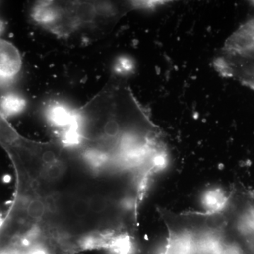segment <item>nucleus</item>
<instances>
[{
	"instance_id": "f257e3e1",
	"label": "nucleus",
	"mask_w": 254,
	"mask_h": 254,
	"mask_svg": "<svg viewBox=\"0 0 254 254\" xmlns=\"http://www.w3.org/2000/svg\"><path fill=\"white\" fill-rule=\"evenodd\" d=\"M215 68L222 76L254 90V34L227 40L215 60Z\"/></svg>"
},
{
	"instance_id": "f03ea898",
	"label": "nucleus",
	"mask_w": 254,
	"mask_h": 254,
	"mask_svg": "<svg viewBox=\"0 0 254 254\" xmlns=\"http://www.w3.org/2000/svg\"><path fill=\"white\" fill-rule=\"evenodd\" d=\"M21 64L17 48L9 42L0 39V77H13L21 69Z\"/></svg>"
},
{
	"instance_id": "7ed1b4c3",
	"label": "nucleus",
	"mask_w": 254,
	"mask_h": 254,
	"mask_svg": "<svg viewBox=\"0 0 254 254\" xmlns=\"http://www.w3.org/2000/svg\"><path fill=\"white\" fill-rule=\"evenodd\" d=\"M47 117L50 124L60 129L61 133L69 130L76 122V112L59 103L50 105L47 111Z\"/></svg>"
},
{
	"instance_id": "20e7f679",
	"label": "nucleus",
	"mask_w": 254,
	"mask_h": 254,
	"mask_svg": "<svg viewBox=\"0 0 254 254\" xmlns=\"http://www.w3.org/2000/svg\"><path fill=\"white\" fill-rule=\"evenodd\" d=\"M26 104V100L15 94L4 95L0 100V108L5 115L9 116L21 113Z\"/></svg>"
},
{
	"instance_id": "39448f33",
	"label": "nucleus",
	"mask_w": 254,
	"mask_h": 254,
	"mask_svg": "<svg viewBox=\"0 0 254 254\" xmlns=\"http://www.w3.org/2000/svg\"><path fill=\"white\" fill-rule=\"evenodd\" d=\"M4 23H3V21H1V20H0V34H1V33H2L3 31H4Z\"/></svg>"
}]
</instances>
